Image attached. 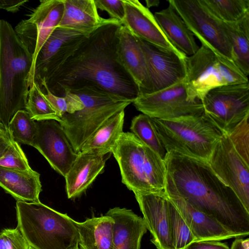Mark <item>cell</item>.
Instances as JSON below:
<instances>
[{
  "label": "cell",
  "mask_w": 249,
  "mask_h": 249,
  "mask_svg": "<svg viewBox=\"0 0 249 249\" xmlns=\"http://www.w3.org/2000/svg\"><path fill=\"white\" fill-rule=\"evenodd\" d=\"M122 24L117 20L107 18L39 85L44 83L53 94L60 97L67 90L95 87L133 103L140 92L119 57L118 34Z\"/></svg>",
  "instance_id": "6da1fadb"
},
{
  "label": "cell",
  "mask_w": 249,
  "mask_h": 249,
  "mask_svg": "<svg viewBox=\"0 0 249 249\" xmlns=\"http://www.w3.org/2000/svg\"><path fill=\"white\" fill-rule=\"evenodd\" d=\"M164 160L167 195L183 197L237 237L249 234V212L207 161L174 151L167 152Z\"/></svg>",
  "instance_id": "7a4b0ae2"
},
{
  "label": "cell",
  "mask_w": 249,
  "mask_h": 249,
  "mask_svg": "<svg viewBox=\"0 0 249 249\" xmlns=\"http://www.w3.org/2000/svg\"><path fill=\"white\" fill-rule=\"evenodd\" d=\"M32 54L6 20H0V121L9 123L27 103Z\"/></svg>",
  "instance_id": "3957f363"
},
{
  "label": "cell",
  "mask_w": 249,
  "mask_h": 249,
  "mask_svg": "<svg viewBox=\"0 0 249 249\" xmlns=\"http://www.w3.org/2000/svg\"><path fill=\"white\" fill-rule=\"evenodd\" d=\"M17 227L36 249H70L78 242L74 220L40 201H17Z\"/></svg>",
  "instance_id": "277c9868"
},
{
  "label": "cell",
  "mask_w": 249,
  "mask_h": 249,
  "mask_svg": "<svg viewBox=\"0 0 249 249\" xmlns=\"http://www.w3.org/2000/svg\"><path fill=\"white\" fill-rule=\"evenodd\" d=\"M122 182L133 193L164 191V160L132 133L123 132L111 150Z\"/></svg>",
  "instance_id": "5b68a950"
},
{
  "label": "cell",
  "mask_w": 249,
  "mask_h": 249,
  "mask_svg": "<svg viewBox=\"0 0 249 249\" xmlns=\"http://www.w3.org/2000/svg\"><path fill=\"white\" fill-rule=\"evenodd\" d=\"M152 122L167 152L207 162L224 134L205 113L169 120L152 118Z\"/></svg>",
  "instance_id": "8992f818"
},
{
  "label": "cell",
  "mask_w": 249,
  "mask_h": 249,
  "mask_svg": "<svg viewBox=\"0 0 249 249\" xmlns=\"http://www.w3.org/2000/svg\"><path fill=\"white\" fill-rule=\"evenodd\" d=\"M69 91L79 96L83 107L72 114L63 115L59 123L76 154L105 121L132 103L95 87Z\"/></svg>",
  "instance_id": "52a82bcc"
},
{
  "label": "cell",
  "mask_w": 249,
  "mask_h": 249,
  "mask_svg": "<svg viewBox=\"0 0 249 249\" xmlns=\"http://www.w3.org/2000/svg\"><path fill=\"white\" fill-rule=\"evenodd\" d=\"M184 80L188 99L201 101L211 90L224 85L249 82L232 61L201 44L193 55L184 58Z\"/></svg>",
  "instance_id": "ba28073f"
},
{
  "label": "cell",
  "mask_w": 249,
  "mask_h": 249,
  "mask_svg": "<svg viewBox=\"0 0 249 249\" xmlns=\"http://www.w3.org/2000/svg\"><path fill=\"white\" fill-rule=\"evenodd\" d=\"M202 103L205 114L224 133L229 134L249 115V82L214 88Z\"/></svg>",
  "instance_id": "9c48e42d"
},
{
  "label": "cell",
  "mask_w": 249,
  "mask_h": 249,
  "mask_svg": "<svg viewBox=\"0 0 249 249\" xmlns=\"http://www.w3.org/2000/svg\"><path fill=\"white\" fill-rule=\"evenodd\" d=\"M168 1L201 44L232 61L231 46L221 21L208 11L200 0Z\"/></svg>",
  "instance_id": "30bf717a"
},
{
  "label": "cell",
  "mask_w": 249,
  "mask_h": 249,
  "mask_svg": "<svg viewBox=\"0 0 249 249\" xmlns=\"http://www.w3.org/2000/svg\"><path fill=\"white\" fill-rule=\"evenodd\" d=\"M133 103L142 114L159 119H173L204 113L202 101L188 99L184 80L158 91L140 94Z\"/></svg>",
  "instance_id": "8fae6325"
},
{
  "label": "cell",
  "mask_w": 249,
  "mask_h": 249,
  "mask_svg": "<svg viewBox=\"0 0 249 249\" xmlns=\"http://www.w3.org/2000/svg\"><path fill=\"white\" fill-rule=\"evenodd\" d=\"M63 0H41L40 4L15 27V31L32 54L30 82L35 80L38 53L45 41L58 25L63 13Z\"/></svg>",
  "instance_id": "7c38bea8"
},
{
  "label": "cell",
  "mask_w": 249,
  "mask_h": 249,
  "mask_svg": "<svg viewBox=\"0 0 249 249\" xmlns=\"http://www.w3.org/2000/svg\"><path fill=\"white\" fill-rule=\"evenodd\" d=\"M208 163L249 212V162L238 153L227 134L216 144Z\"/></svg>",
  "instance_id": "4fadbf2b"
},
{
  "label": "cell",
  "mask_w": 249,
  "mask_h": 249,
  "mask_svg": "<svg viewBox=\"0 0 249 249\" xmlns=\"http://www.w3.org/2000/svg\"><path fill=\"white\" fill-rule=\"evenodd\" d=\"M32 146L64 177L78 155L59 122L53 120L36 122V132Z\"/></svg>",
  "instance_id": "5bb4252c"
},
{
  "label": "cell",
  "mask_w": 249,
  "mask_h": 249,
  "mask_svg": "<svg viewBox=\"0 0 249 249\" xmlns=\"http://www.w3.org/2000/svg\"><path fill=\"white\" fill-rule=\"evenodd\" d=\"M90 34L56 27L38 53L35 64V80L39 83L56 71Z\"/></svg>",
  "instance_id": "9a60e30c"
},
{
  "label": "cell",
  "mask_w": 249,
  "mask_h": 249,
  "mask_svg": "<svg viewBox=\"0 0 249 249\" xmlns=\"http://www.w3.org/2000/svg\"><path fill=\"white\" fill-rule=\"evenodd\" d=\"M136 38L145 58L151 81V93L162 90L185 80L186 75L185 57Z\"/></svg>",
  "instance_id": "2e32d148"
},
{
  "label": "cell",
  "mask_w": 249,
  "mask_h": 249,
  "mask_svg": "<svg viewBox=\"0 0 249 249\" xmlns=\"http://www.w3.org/2000/svg\"><path fill=\"white\" fill-rule=\"evenodd\" d=\"M151 242L157 249H175L171 234L168 211V197L164 191L134 192Z\"/></svg>",
  "instance_id": "e0dca14e"
},
{
  "label": "cell",
  "mask_w": 249,
  "mask_h": 249,
  "mask_svg": "<svg viewBox=\"0 0 249 249\" xmlns=\"http://www.w3.org/2000/svg\"><path fill=\"white\" fill-rule=\"evenodd\" d=\"M125 16L122 24L135 36L186 57L168 41L148 8L137 0H123Z\"/></svg>",
  "instance_id": "ac0fdd59"
},
{
  "label": "cell",
  "mask_w": 249,
  "mask_h": 249,
  "mask_svg": "<svg viewBox=\"0 0 249 249\" xmlns=\"http://www.w3.org/2000/svg\"><path fill=\"white\" fill-rule=\"evenodd\" d=\"M118 36V53L122 64L138 87L140 94L151 93L145 58L136 37L123 24Z\"/></svg>",
  "instance_id": "d6986e66"
},
{
  "label": "cell",
  "mask_w": 249,
  "mask_h": 249,
  "mask_svg": "<svg viewBox=\"0 0 249 249\" xmlns=\"http://www.w3.org/2000/svg\"><path fill=\"white\" fill-rule=\"evenodd\" d=\"M167 196L187 224L196 241H220L237 238L216 220L194 207L183 197L176 195Z\"/></svg>",
  "instance_id": "ffe728a7"
},
{
  "label": "cell",
  "mask_w": 249,
  "mask_h": 249,
  "mask_svg": "<svg viewBox=\"0 0 249 249\" xmlns=\"http://www.w3.org/2000/svg\"><path fill=\"white\" fill-rule=\"evenodd\" d=\"M107 155L80 152L65 177L68 198L80 196L104 169Z\"/></svg>",
  "instance_id": "44dd1931"
},
{
  "label": "cell",
  "mask_w": 249,
  "mask_h": 249,
  "mask_svg": "<svg viewBox=\"0 0 249 249\" xmlns=\"http://www.w3.org/2000/svg\"><path fill=\"white\" fill-rule=\"evenodd\" d=\"M106 215L114 221L113 249H140L143 235L147 228L143 218L131 210L116 207Z\"/></svg>",
  "instance_id": "7402d4cb"
},
{
  "label": "cell",
  "mask_w": 249,
  "mask_h": 249,
  "mask_svg": "<svg viewBox=\"0 0 249 249\" xmlns=\"http://www.w3.org/2000/svg\"><path fill=\"white\" fill-rule=\"evenodd\" d=\"M154 16L168 41L178 51L185 56L197 52L199 47L194 35L170 3Z\"/></svg>",
  "instance_id": "603a6c76"
},
{
  "label": "cell",
  "mask_w": 249,
  "mask_h": 249,
  "mask_svg": "<svg viewBox=\"0 0 249 249\" xmlns=\"http://www.w3.org/2000/svg\"><path fill=\"white\" fill-rule=\"evenodd\" d=\"M0 186L17 201L39 202L42 191L40 174L0 166Z\"/></svg>",
  "instance_id": "cb8c5ba5"
},
{
  "label": "cell",
  "mask_w": 249,
  "mask_h": 249,
  "mask_svg": "<svg viewBox=\"0 0 249 249\" xmlns=\"http://www.w3.org/2000/svg\"><path fill=\"white\" fill-rule=\"evenodd\" d=\"M64 10L57 27L90 34L107 19L98 14L94 0H63Z\"/></svg>",
  "instance_id": "d4e9b609"
},
{
  "label": "cell",
  "mask_w": 249,
  "mask_h": 249,
  "mask_svg": "<svg viewBox=\"0 0 249 249\" xmlns=\"http://www.w3.org/2000/svg\"><path fill=\"white\" fill-rule=\"evenodd\" d=\"M77 228L80 249H113L114 219L107 215L74 220Z\"/></svg>",
  "instance_id": "484cf974"
},
{
  "label": "cell",
  "mask_w": 249,
  "mask_h": 249,
  "mask_svg": "<svg viewBox=\"0 0 249 249\" xmlns=\"http://www.w3.org/2000/svg\"><path fill=\"white\" fill-rule=\"evenodd\" d=\"M221 23L231 46L232 61L239 70L248 77L249 13L236 22L221 21Z\"/></svg>",
  "instance_id": "4316f807"
},
{
  "label": "cell",
  "mask_w": 249,
  "mask_h": 249,
  "mask_svg": "<svg viewBox=\"0 0 249 249\" xmlns=\"http://www.w3.org/2000/svg\"><path fill=\"white\" fill-rule=\"evenodd\" d=\"M124 111L115 114L105 121L84 144L80 152H92L106 155L111 153L123 132Z\"/></svg>",
  "instance_id": "83f0119b"
},
{
  "label": "cell",
  "mask_w": 249,
  "mask_h": 249,
  "mask_svg": "<svg viewBox=\"0 0 249 249\" xmlns=\"http://www.w3.org/2000/svg\"><path fill=\"white\" fill-rule=\"evenodd\" d=\"M216 18L225 22H234L249 13V0H200Z\"/></svg>",
  "instance_id": "f1b7e54d"
},
{
  "label": "cell",
  "mask_w": 249,
  "mask_h": 249,
  "mask_svg": "<svg viewBox=\"0 0 249 249\" xmlns=\"http://www.w3.org/2000/svg\"><path fill=\"white\" fill-rule=\"evenodd\" d=\"M130 128L131 133L164 160L167 152L155 129L151 117L142 113L135 116Z\"/></svg>",
  "instance_id": "f546056e"
},
{
  "label": "cell",
  "mask_w": 249,
  "mask_h": 249,
  "mask_svg": "<svg viewBox=\"0 0 249 249\" xmlns=\"http://www.w3.org/2000/svg\"><path fill=\"white\" fill-rule=\"evenodd\" d=\"M25 109L35 121L50 120H55L59 123L61 121L35 80L30 85Z\"/></svg>",
  "instance_id": "4dcf8cb0"
},
{
  "label": "cell",
  "mask_w": 249,
  "mask_h": 249,
  "mask_svg": "<svg viewBox=\"0 0 249 249\" xmlns=\"http://www.w3.org/2000/svg\"><path fill=\"white\" fill-rule=\"evenodd\" d=\"M8 130L14 140L18 144L32 146L36 132V122L25 109H20L11 118Z\"/></svg>",
  "instance_id": "1f68e13d"
},
{
  "label": "cell",
  "mask_w": 249,
  "mask_h": 249,
  "mask_svg": "<svg viewBox=\"0 0 249 249\" xmlns=\"http://www.w3.org/2000/svg\"><path fill=\"white\" fill-rule=\"evenodd\" d=\"M168 198V217L173 245L175 249H185L196 239L175 205Z\"/></svg>",
  "instance_id": "d6a6232c"
},
{
  "label": "cell",
  "mask_w": 249,
  "mask_h": 249,
  "mask_svg": "<svg viewBox=\"0 0 249 249\" xmlns=\"http://www.w3.org/2000/svg\"><path fill=\"white\" fill-rule=\"evenodd\" d=\"M39 86L44 88L45 98L60 118L65 114H72L83 108V104L75 93L67 90L63 96H57L53 94L44 83H41Z\"/></svg>",
  "instance_id": "836d02e7"
},
{
  "label": "cell",
  "mask_w": 249,
  "mask_h": 249,
  "mask_svg": "<svg viewBox=\"0 0 249 249\" xmlns=\"http://www.w3.org/2000/svg\"><path fill=\"white\" fill-rule=\"evenodd\" d=\"M0 166L21 171H32L28 160L20 145L14 140L0 158Z\"/></svg>",
  "instance_id": "e575fe53"
},
{
  "label": "cell",
  "mask_w": 249,
  "mask_h": 249,
  "mask_svg": "<svg viewBox=\"0 0 249 249\" xmlns=\"http://www.w3.org/2000/svg\"><path fill=\"white\" fill-rule=\"evenodd\" d=\"M249 115L246 117L230 133L227 134L234 147L249 162Z\"/></svg>",
  "instance_id": "d590c367"
},
{
  "label": "cell",
  "mask_w": 249,
  "mask_h": 249,
  "mask_svg": "<svg viewBox=\"0 0 249 249\" xmlns=\"http://www.w3.org/2000/svg\"><path fill=\"white\" fill-rule=\"evenodd\" d=\"M31 246L19 229L7 228L0 231V249H30Z\"/></svg>",
  "instance_id": "8d00e7d4"
},
{
  "label": "cell",
  "mask_w": 249,
  "mask_h": 249,
  "mask_svg": "<svg viewBox=\"0 0 249 249\" xmlns=\"http://www.w3.org/2000/svg\"><path fill=\"white\" fill-rule=\"evenodd\" d=\"M97 9L106 11L110 17L121 22L125 16L123 0H94Z\"/></svg>",
  "instance_id": "74e56055"
},
{
  "label": "cell",
  "mask_w": 249,
  "mask_h": 249,
  "mask_svg": "<svg viewBox=\"0 0 249 249\" xmlns=\"http://www.w3.org/2000/svg\"><path fill=\"white\" fill-rule=\"evenodd\" d=\"M185 249H230L228 245L219 240H206L195 241Z\"/></svg>",
  "instance_id": "f35d334b"
},
{
  "label": "cell",
  "mask_w": 249,
  "mask_h": 249,
  "mask_svg": "<svg viewBox=\"0 0 249 249\" xmlns=\"http://www.w3.org/2000/svg\"><path fill=\"white\" fill-rule=\"evenodd\" d=\"M28 1V0H0V9L16 13L19 11L21 6Z\"/></svg>",
  "instance_id": "ab89813d"
},
{
  "label": "cell",
  "mask_w": 249,
  "mask_h": 249,
  "mask_svg": "<svg viewBox=\"0 0 249 249\" xmlns=\"http://www.w3.org/2000/svg\"><path fill=\"white\" fill-rule=\"evenodd\" d=\"M231 249H249V239L236 238L232 243Z\"/></svg>",
  "instance_id": "60d3db41"
},
{
  "label": "cell",
  "mask_w": 249,
  "mask_h": 249,
  "mask_svg": "<svg viewBox=\"0 0 249 249\" xmlns=\"http://www.w3.org/2000/svg\"><path fill=\"white\" fill-rule=\"evenodd\" d=\"M0 141L11 142L14 141L8 129L0 121Z\"/></svg>",
  "instance_id": "b9f144b4"
},
{
  "label": "cell",
  "mask_w": 249,
  "mask_h": 249,
  "mask_svg": "<svg viewBox=\"0 0 249 249\" xmlns=\"http://www.w3.org/2000/svg\"><path fill=\"white\" fill-rule=\"evenodd\" d=\"M11 142H9L5 141H0V158H1L4 155L8 147Z\"/></svg>",
  "instance_id": "7bdbcfd3"
},
{
  "label": "cell",
  "mask_w": 249,
  "mask_h": 249,
  "mask_svg": "<svg viewBox=\"0 0 249 249\" xmlns=\"http://www.w3.org/2000/svg\"><path fill=\"white\" fill-rule=\"evenodd\" d=\"M145 2L146 7L148 8L151 7L158 6L160 3V1L158 0H145Z\"/></svg>",
  "instance_id": "ee69618b"
},
{
  "label": "cell",
  "mask_w": 249,
  "mask_h": 249,
  "mask_svg": "<svg viewBox=\"0 0 249 249\" xmlns=\"http://www.w3.org/2000/svg\"><path fill=\"white\" fill-rule=\"evenodd\" d=\"M70 249H80L78 246V244L77 243L75 244V245L71 247Z\"/></svg>",
  "instance_id": "f6af8a7d"
},
{
  "label": "cell",
  "mask_w": 249,
  "mask_h": 249,
  "mask_svg": "<svg viewBox=\"0 0 249 249\" xmlns=\"http://www.w3.org/2000/svg\"><path fill=\"white\" fill-rule=\"evenodd\" d=\"M30 249H36L31 246Z\"/></svg>",
  "instance_id": "bcb514c9"
}]
</instances>
